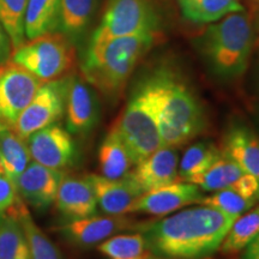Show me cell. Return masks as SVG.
<instances>
[{
	"mask_svg": "<svg viewBox=\"0 0 259 259\" xmlns=\"http://www.w3.org/2000/svg\"><path fill=\"white\" fill-rule=\"evenodd\" d=\"M0 259H29V244L17 219L2 215L0 219Z\"/></svg>",
	"mask_w": 259,
	"mask_h": 259,
	"instance_id": "cell-27",
	"label": "cell"
},
{
	"mask_svg": "<svg viewBox=\"0 0 259 259\" xmlns=\"http://www.w3.org/2000/svg\"><path fill=\"white\" fill-rule=\"evenodd\" d=\"M229 187H232L246 198L254 200L255 203L259 202V179L252 174L244 173Z\"/></svg>",
	"mask_w": 259,
	"mask_h": 259,
	"instance_id": "cell-33",
	"label": "cell"
},
{
	"mask_svg": "<svg viewBox=\"0 0 259 259\" xmlns=\"http://www.w3.org/2000/svg\"><path fill=\"white\" fill-rule=\"evenodd\" d=\"M54 203L58 211L69 220L95 215L97 209L95 193L87 177H64Z\"/></svg>",
	"mask_w": 259,
	"mask_h": 259,
	"instance_id": "cell-17",
	"label": "cell"
},
{
	"mask_svg": "<svg viewBox=\"0 0 259 259\" xmlns=\"http://www.w3.org/2000/svg\"><path fill=\"white\" fill-rule=\"evenodd\" d=\"M199 204L206 206H211L220 211L228 213V215L239 218L242 213L248 211L255 205L254 200H251L242 196L232 187L216 191L210 196L203 197Z\"/></svg>",
	"mask_w": 259,
	"mask_h": 259,
	"instance_id": "cell-31",
	"label": "cell"
},
{
	"mask_svg": "<svg viewBox=\"0 0 259 259\" xmlns=\"http://www.w3.org/2000/svg\"><path fill=\"white\" fill-rule=\"evenodd\" d=\"M5 170H4V166H3V162L0 160V174H4Z\"/></svg>",
	"mask_w": 259,
	"mask_h": 259,
	"instance_id": "cell-37",
	"label": "cell"
},
{
	"mask_svg": "<svg viewBox=\"0 0 259 259\" xmlns=\"http://www.w3.org/2000/svg\"><path fill=\"white\" fill-rule=\"evenodd\" d=\"M242 259H259V235L244 248Z\"/></svg>",
	"mask_w": 259,
	"mask_h": 259,
	"instance_id": "cell-35",
	"label": "cell"
},
{
	"mask_svg": "<svg viewBox=\"0 0 259 259\" xmlns=\"http://www.w3.org/2000/svg\"><path fill=\"white\" fill-rule=\"evenodd\" d=\"M12 51H14V48H12L11 40H10L4 27L0 23V66L10 60L12 56Z\"/></svg>",
	"mask_w": 259,
	"mask_h": 259,
	"instance_id": "cell-34",
	"label": "cell"
},
{
	"mask_svg": "<svg viewBox=\"0 0 259 259\" xmlns=\"http://www.w3.org/2000/svg\"><path fill=\"white\" fill-rule=\"evenodd\" d=\"M258 84H259V58H258Z\"/></svg>",
	"mask_w": 259,
	"mask_h": 259,
	"instance_id": "cell-39",
	"label": "cell"
},
{
	"mask_svg": "<svg viewBox=\"0 0 259 259\" xmlns=\"http://www.w3.org/2000/svg\"><path fill=\"white\" fill-rule=\"evenodd\" d=\"M222 150L211 142H198L186 149L179 161V179L187 181L211 167L222 157Z\"/></svg>",
	"mask_w": 259,
	"mask_h": 259,
	"instance_id": "cell-26",
	"label": "cell"
},
{
	"mask_svg": "<svg viewBox=\"0 0 259 259\" xmlns=\"http://www.w3.org/2000/svg\"><path fill=\"white\" fill-rule=\"evenodd\" d=\"M4 128H10V127H8V126H6V125H4V124H3V122H2V120H0V130H4Z\"/></svg>",
	"mask_w": 259,
	"mask_h": 259,
	"instance_id": "cell-38",
	"label": "cell"
},
{
	"mask_svg": "<svg viewBox=\"0 0 259 259\" xmlns=\"http://www.w3.org/2000/svg\"><path fill=\"white\" fill-rule=\"evenodd\" d=\"M179 154L176 148L162 147L135 164L127 176L143 192L169 185L179 179Z\"/></svg>",
	"mask_w": 259,
	"mask_h": 259,
	"instance_id": "cell-15",
	"label": "cell"
},
{
	"mask_svg": "<svg viewBox=\"0 0 259 259\" xmlns=\"http://www.w3.org/2000/svg\"><path fill=\"white\" fill-rule=\"evenodd\" d=\"M135 166L124 142L114 128L107 134L99 149V167L101 176L118 180L125 178Z\"/></svg>",
	"mask_w": 259,
	"mask_h": 259,
	"instance_id": "cell-19",
	"label": "cell"
},
{
	"mask_svg": "<svg viewBox=\"0 0 259 259\" xmlns=\"http://www.w3.org/2000/svg\"><path fill=\"white\" fill-rule=\"evenodd\" d=\"M97 248L107 259H145L148 247L142 233L118 234L102 241Z\"/></svg>",
	"mask_w": 259,
	"mask_h": 259,
	"instance_id": "cell-28",
	"label": "cell"
},
{
	"mask_svg": "<svg viewBox=\"0 0 259 259\" xmlns=\"http://www.w3.org/2000/svg\"><path fill=\"white\" fill-rule=\"evenodd\" d=\"M134 221L121 216H96L70 220L57 231L67 241L78 247H92L112 238L116 233L132 228Z\"/></svg>",
	"mask_w": 259,
	"mask_h": 259,
	"instance_id": "cell-13",
	"label": "cell"
},
{
	"mask_svg": "<svg viewBox=\"0 0 259 259\" xmlns=\"http://www.w3.org/2000/svg\"><path fill=\"white\" fill-rule=\"evenodd\" d=\"M150 77L163 147H180L202 134L205 128V115L189 87L167 69L155 71Z\"/></svg>",
	"mask_w": 259,
	"mask_h": 259,
	"instance_id": "cell-2",
	"label": "cell"
},
{
	"mask_svg": "<svg viewBox=\"0 0 259 259\" xmlns=\"http://www.w3.org/2000/svg\"><path fill=\"white\" fill-rule=\"evenodd\" d=\"M184 18L194 24L213 23L232 14L245 10L241 0H178Z\"/></svg>",
	"mask_w": 259,
	"mask_h": 259,
	"instance_id": "cell-21",
	"label": "cell"
},
{
	"mask_svg": "<svg viewBox=\"0 0 259 259\" xmlns=\"http://www.w3.org/2000/svg\"><path fill=\"white\" fill-rule=\"evenodd\" d=\"M155 40L156 31H143L89 45L82 64L84 79L107 96L119 95L136 65L153 47Z\"/></svg>",
	"mask_w": 259,
	"mask_h": 259,
	"instance_id": "cell-3",
	"label": "cell"
},
{
	"mask_svg": "<svg viewBox=\"0 0 259 259\" xmlns=\"http://www.w3.org/2000/svg\"><path fill=\"white\" fill-rule=\"evenodd\" d=\"M67 131L87 135L100 119V103L94 87L79 77H70L65 101Z\"/></svg>",
	"mask_w": 259,
	"mask_h": 259,
	"instance_id": "cell-11",
	"label": "cell"
},
{
	"mask_svg": "<svg viewBox=\"0 0 259 259\" xmlns=\"http://www.w3.org/2000/svg\"><path fill=\"white\" fill-rule=\"evenodd\" d=\"M23 204L24 202L19 197L15 181L10 179L5 173L0 174V213L14 216Z\"/></svg>",
	"mask_w": 259,
	"mask_h": 259,
	"instance_id": "cell-32",
	"label": "cell"
},
{
	"mask_svg": "<svg viewBox=\"0 0 259 259\" xmlns=\"http://www.w3.org/2000/svg\"><path fill=\"white\" fill-rule=\"evenodd\" d=\"M32 160L53 169L71 167L77 157V147L72 136L59 124L38 130L27 139Z\"/></svg>",
	"mask_w": 259,
	"mask_h": 259,
	"instance_id": "cell-10",
	"label": "cell"
},
{
	"mask_svg": "<svg viewBox=\"0 0 259 259\" xmlns=\"http://www.w3.org/2000/svg\"><path fill=\"white\" fill-rule=\"evenodd\" d=\"M253 45L254 29L245 10L219 19L197 38V47L209 69L223 79H234L245 73Z\"/></svg>",
	"mask_w": 259,
	"mask_h": 259,
	"instance_id": "cell-4",
	"label": "cell"
},
{
	"mask_svg": "<svg viewBox=\"0 0 259 259\" xmlns=\"http://www.w3.org/2000/svg\"><path fill=\"white\" fill-rule=\"evenodd\" d=\"M85 177L92 184L97 205L107 215L121 216L130 213L134 204L144 193L128 176L118 180L107 179L97 174Z\"/></svg>",
	"mask_w": 259,
	"mask_h": 259,
	"instance_id": "cell-16",
	"label": "cell"
},
{
	"mask_svg": "<svg viewBox=\"0 0 259 259\" xmlns=\"http://www.w3.org/2000/svg\"><path fill=\"white\" fill-rule=\"evenodd\" d=\"M64 178L59 169H53L32 161L15 180L22 200L35 210H46L54 203Z\"/></svg>",
	"mask_w": 259,
	"mask_h": 259,
	"instance_id": "cell-12",
	"label": "cell"
},
{
	"mask_svg": "<svg viewBox=\"0 0 259 259\" xmlns=\"http://www.w3.org/2000/svg\"><path fill=\"white\" fill-rule=\"evenodd\" d=\"M252 2H253L254 4H257L259 6V0H252Z\"/></svg>",
	"mask_w": 259,
	"mask_h": 259,
	"instance_id": "cell-40",
	"label": "cell"
},
{
	"mask_svg": "<svg viewBox=\"0 0 259 259\" xmlns=\"http://www.w3.org/2000/svg\"><path fill=\"white\" fill-rule=\"evenodd\" d=\"M60 0H29L24 18L25 38L53 32L59 25Z\"/></svg>",
	"mask_w": 259,
	"mask_h": 259,
	"instance_id": "cell-20",
	"label": "cell"
},
{
	"mask_svg": "<svg viewBox=\"0 0 259 259\" xmlns=\"http://www.w3.org/2000/svg\"><path fill=\"white\" fill-rule=\"evenodd\" d=\"M17 220L23 227L29 244V259H61L57 246L41 231L29 213L28 206L19 213Z\"/></svg>",
	"mask_w": 259,
	"mask_h": 259,
	"instance_id": "cell-29",
	"label": "cell"
},
{
	"mask_svg": "<svg viewBox=\"0 0 259 259\" xmlns=\"http://www.w3.org/2000/svg\"><path fill=\"white\" fill-rule=\"evenodd\" d=\"M234 216L211 206H196L142 227L148 251L154 255L203 259L219 251Z\"/></svg>",
	"mask_w": 259,
	"mask_h": 259,
	"instance_id": "cell-1",
	"label": "cell"
},
{
	"mask_svg": "<svg viewBox=\"0 0 259 259\" xmlns=\"http://www.w3.org/2000/svg\"><path fill=\"white\" fill-rule=\"evenodd\" d=\"M202 192L197 185L189 181H174L169 185L158 187L142 194L134 204L130 213L142 212L162 216L177 211L189 204L199 203Z\"/></svg>",
	"mask_w": 259,
	"mask_h": 259,
	"instance_id": "cell-14",
	"label": "cell"
},
{
	"mask_svg": "<svg viewBox=\"0 0 259 259\" xmlns=\"http://www.w3.org/2000/svg\"><path fill=\"white\" fill-rule=\"evenodd\" d=\"M2 215H3V213H0V219H2Z\"/></svg>",
	"mask_w": 259,
	"mask_h": 259,
	"instance_id": "cell-41",
	"label": "cell"
},
{
	"mask_svg": "<svg viewBox=\"0 0 259 259\" xmlns=\"http://www.w3.org/2000/svg\"><path fill=\"white\" fill-rule=\"evenodd\" d=\"M156 29L157 17L151 0H109L90 45Z\"/></svg>",
	"mask_w": 259,
	"mask_h": 259,
	"instance_id": "cell-7",
	"label": "cell"
},
{
	"mask_svg": "<svg viewBox=\"0 0 259 259\" xmlns=\"http://www.w3.org/2000/svg\"><path fill=\"white\" fill-rule=\"evenodd\" d=\"M45 82L12 60L0 66V120L12 128Z\"/></svg>",
	"mask_w": 259,
	"mask_h": 259,
	"instance_id": "cell-9",
	"label": "cell"
},
{
	"mask_svg": "<svg viewBox=\"0 0 259 259\" xmlns=\"http://www.w3.org/2000/svg\"><path fill=\"white\" fill-rule=\"evenodd\" d=\"M259 235V206L250 209L233 222L219 250L225 254L240 252Z\"/></svg>",
	"mask_w": 259,
	"mask_h": 259,
	"instance_id": "cell-25",
	"label": "cell"
},
{
	"mask_svg": "<svg viewBox=\"0 0 259 259\" xmlns=\"http://www.w3.org/2000/svg\"><path fill=\"white\" fill-rule=\"evenodd\" d=\"M29 0H0V23L8 32L12 48L25 42L24 18Z\"/></svg>",
	"mask_w": 259,
	"mask_h": 259,
	"instance_id": "cell-30",
	"label": "cell"
},
{
	"mask_svg": "<svg viewBox=\"0 0 259 259\" xmlns=\"http://www.w3.org/2000/svg\"><path fill=\"white\" fill-rule=\"evenodd\" d=\"M113 128L127 148L134 164L163 147L158 127L156 97L150 76L136 87Z\"/></svg>",
	"mask_w": 259,
	"mask_h": 259,
	"instance_id": "cell-5",
	"label": "cell"
},
{
	"mask_svg": "<svg viewBox=\"0 0 259 259\" xmlns=\"http://www.w3.org/2000/svg\"><path fill=\"white\" fill-rule=\"evenodd\" d=\"M99 0H60L59 25L67 38L78 37L94 17Z\"/></svg>",
	"mask_w": 259,
	"mask_h": 259,
	"instance_id": "cell-23",
	"label": "cell"
},
{
	"mask_svg": "<svg viewBox=\"0 0 259 259\" xmlns=\"http://www.w3.org/2000/svg\"><path fill=\"white\" fill-rule=\"evenodd\" d=\"M222 154L259 179V136L245 124H233L223 137Z\"/></svg>",
	"mask_w": 259,
	"mask_h": 259,
	"instance_id": "cell-18",
	"label": "cell"
},
{
	"mask_svg": "<svg viewBox=\"0 0 259 259\" xmlns=\"http://www.w3.org/2000/svg\"><path fill=\"white\" fill-rule=\"evenodd\" d=\"M0 160L5 174L14 181L23 173L31 160L27 141L12 128L0 130Z\"/></svg>",
	"mask_w": 259,
	"mask_h": 259,
	"instance_id": "cell-22",
	"label": "cell"
},
{
	"mask_svg": "<svg viewBox=\"0 0 259 259\" xmlns=\"http://www.w3.org/2000/svg\"><path fill=\"white\" fill-rule=\"evenodd\" d=\"M244 173L245 171L236 162L227 157L226 155H222V157L216 161L211 167L204 170L203 173L190 178L187 181L206 192H216V191L228 189Z\"/></svg>",
	"mask_w": 259,
	"mask_h": 259,
	"instance_id": "cell-24",
	"label": "cell"
},
{
	"mask_svg": "<svg viewBox=\"0 0 259 259\" xmlns=\"http://www.w3.org/2000/svg\"><path fill=\"white\" fill-rule=\"evenodd\" d=\"M145 259H180V258H170V257H160V255H148ZM203 259H210L209 258H203Z\"/></svg>",
	"mask_w": 259,
	"mask_h": 259,
	"instance_id": "cell-36",
	"label": "cell"
},
{
	"mask_svg": "<svg viewBox=\"0 0 259 259\" xmlns=\"http://www.w3.org/2000/svg\"><path fill=\"white\" fill-rule=\"evenodd\" d=\"M11 60L42 82L59 79L72 67L74 52L63 34H45L24 42L12 52Z\"/></svg>",
	"mask_w": 259,
	"mask_h": 259,
	"instance_id": "cell-6",
	"label": "cell"
},
{
	"mask_svg": "<svg viewBox=\"0 0 259 259\" xmlns=\"http://www.w3.org/2000/svg\"><path fill=\"white\" fill-rule=\"evenodd\" d=\"M69 78L45 82L22 112L12 130L19 137L27 139L32 134L63 118Z\"/></svg>",
	"mask_w": 259,
	"mask_h": 259,
	"instance_id": "cell-8",
	"label": "cell"
}]
</instances>
